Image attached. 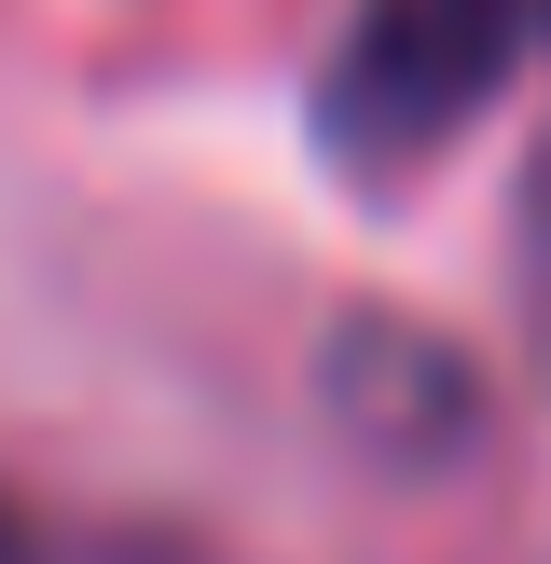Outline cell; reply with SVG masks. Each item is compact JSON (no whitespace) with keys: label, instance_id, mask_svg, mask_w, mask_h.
<instances>
[{"label":"cell","instance_id":"obj_1","mask_svg":"<svg viewBox=\"0 0 551 564\" xmlns=\"http://www.w3.org/2000/svg\"><path fill=\"white\" fill-rule=\"evenodd\" d=\"M551 55V0H345L303 69V138L345 193H413Z\"/></svg>","mask_w":551,"mask_h":564},{"label":"cell","instance_id":"obj_4","mask_svg":"<svg viewBox=\"0 0 551 564\" xmlns=\"http://www.w3.org/2000/svg\"><path fill=\"white\" fill-rule=\"evenodd\" d=\"M0 564H55V551H42V523H28L14 496H0Z\"/></svg>","mask_w":551,"mask_h":564},{"label":"cell","instance_id":"obj_2","mask_svg":"<svg viewBox=\"0 0 551 564\" xmlns=\"http://www.w3.org/2000/svg\"><path fill=\"white\" fill-rule=\"evenodd\" d=\"M317 400H331V427L372 468L413 482V468H455L468 441H483V358H468L455 330L400 317V303H358L317 345Z\"/></svg>","mask_w":551,"mask_h":564},{"label":"cell","instance_id":"obj_3","mask_svg":"<svg viewBox=\"0 0 551 564\" xmlns=\"http://www.w3.org/2000/svg\"><path fill=\"white\" fill-rule=\"evenodd\" d=\"M510 290H523V345H538V372H551V138H538V165H523V193H510Z\"/></svg>","mask_w":551,"mask_h":564}]
</instances>
